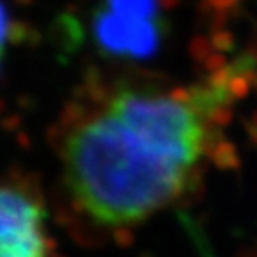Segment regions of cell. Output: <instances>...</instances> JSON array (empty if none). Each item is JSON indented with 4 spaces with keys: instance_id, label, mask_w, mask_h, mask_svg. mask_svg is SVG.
Here are the masks:
<instances>
[{
    "instance_id": "cell-1",
    "label": "cell",
    "mask_w": 257,
    "mask_h": 257,
    "mask_svg": "<svg viewBox=\"0 0 257 257\" xmlns=\"http://www.w3.org/2000/svg\"><path fill=\"white\" fill-rule=\"evenodd\" d=\"M229 84L116 86L72 100L54 136L63 195L91 229H134L186 195Z\"/></svg>"
},
{
    "instance_id": "cell-2",
    "label": "cell",
    "mask_w": 257,
    "mask_h": 257,
    "mask_svg": "<svg viewBox=\"0 0 257 257\" xmlns=\"http://www.w3.org/2000/svg\"><path fill=\"white\" fill-rule=\"evenodd\" d=\"M52 241L41 191L22 177L0 179V257H50Z\"/></svg>"
},
{
    "instance_id": "cell-3",
    "label": "cell",
    "mask_w": 257,
    "mask_h": 257,
    "mask_svg": "<svg viewBox=\"0 0 257 257\" xmlns=\"http://www.w3.org/2000/svg\"><path fill=\"white\" fill-rule=\"evenodd\" d=\"M6 36H8V16H6V11L0 4V56H2V48H4L6 43Z\"/></svg>"
}]
</instances>
